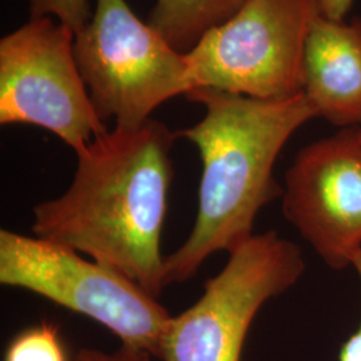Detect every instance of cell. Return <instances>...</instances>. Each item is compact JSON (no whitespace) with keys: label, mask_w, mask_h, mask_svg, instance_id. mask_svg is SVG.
Here are the masks:
<instances>
[{"label":"cell","mask_w":361,"mask_h":361,"mask_svg":"<svg viewBox=\"0 0 361 361\" xmlns=\"http://www.w3.org/2000/svg\"><path fill=\"white\" fill-rule=\"evenodd\" d=\"M4 361H71V357L59 326L42 322L13 337L4 352Z\"/></svg>","instance_id":"8fae6325"},{"label":"cell","mask_w":361,"mask_h":361,"mask_svg":"<svg viewBox=\"0 0 361 361\" xmlns=\"http://www.w3.org/2000/svg\"><path fill=\"white\" fill-rule=\"evenodd\" d=\"M249 0H155L149 25L177 51H189L213 27L232 18Z\"/></svg>","instance_id":"30bf717a"},{"label":"cell","mask_w":361,"mask_h":361,"mask_svg":"<svg viewBox=\"0 0 361 361\" xmlns=\"http://www.w3.org/2000/svg\"><path fill=\"white\" fill-rule=\"evenodd\" d=\"M0 284L32 292L158 357L171 314L122 273L40 237L0 231Z\"/></svg>","instance_id":"3957f363"},{"label":"cell","mask_w":361,"mask_h":361,"mask_svg":"<svg viewBox=\"0 0 361 361\" xmlns=\"http://www.w3.org/2000/svg\"><path fill=\"white\" fill-rule=\"evenodd\" d=\"M302 94L317 118L338 129L361 126V18L317 15L302 63Z\"/></svg>","instance_id":"9c48e42d"},{"label":"cell","mask_w":361,"mask_h":361,"mask_svg":"<svg viewBox=\"0 0 361 361\" xmlns=\"http://www.w3.org/2000/svg\"><path fill=\"white\" fill-rule=\"evenodd\" d=\"M283 213L324 262L353 268L361 252L360 128L302 147L285 174Z\"/></svg>","instance_id":"ba28073f"},{"label":"cell","mask_w":361,"mask_h":361,"mask_svg":"<svg viewBox=\"0 0 361 361\" xmlns=\"http://www.w3.org/2000/svg\"><path fill=\"white\" fill-rule=\"evenodd\" d=\"M31 18L50 16L68 27L75 35L90 20L89 0H27Z\"/></svg>","instance_id":"7c38bea8"},{"label":"cell","mask_w":361,"mask_h":361,"mask_svg":"<svg viewBox=\"0 0 361 361\" xmlns=\"http://www.w3.org/2000/svg\"><path fill=\"white\" fill-rule=\"evenodd\" d=\"M74 361H152V355L141 349L121 345L114 352H104L98 349H80Z\"/></svg>","instance_id":"4fadbf2b"},{"label":"cell","mask_w":361,"mask_h":361,"mask_svg":"<svg viewBox=\"0 0 361 361\" xmlns=\"http://www.w3.org/2000/svg\"><path fill=\"white\" fill-rule=\"evenodd\" d=\"M355 0H314L319 15L334 20L348 18Z\"/></svg>","instance_id":"9a60e30c"},{"label":"cell","mask_w":361,"mask_h":361,"mask_svg":"<svg viewBox=\"0 0 361 361\" xmlns=\"http://www.w3.org/2000/svg\"><path fill=\"white\" fill-rule=\"evenodd\" d=\"M75 56L98 114L119 128L141 126L161 104L193 90L185 54L126 0H97L75 35Z\"/></svg>","instance_id":"277c9868"},{"label":"cell","mask_w":361,"mask_h":361,"mask_svg":"<svg viewBox=\"0 0 361 361\" xmlns=\"http://www.w3.org/2000/svg\"><path fill=\"white\" fill-rule=\"evenodd\" d=\"M314 0H249L185 52L194 89L256 99L302 92V63Z\"/></svg>","instance_id":"8992f818"},{"label":"cell","mask_w":361,"mask_h":361,"mask_svg":"<svg viewBox=\"0 0 361 361\" xmlns=\"http://www.w3.org/2000/svg\"><path fill=\"white\" fill-rule=\"evenodd\" d=\"M190 308L173 317L164 335L162 361H241L259 310L290 289L305 271L301 249L276 231L253 234L233 249Z\"/></svg>","instance_id":"5b68a950"},{"label":"cell","mask_w":361,"mask_h":361,"mask_svg":"<svg viewBox=\"0 0 361 361\" xmlns=\"http://www.w3.org/2000/svg\"><path fill=\"white\" fill-rule=\"evenodd\" d=\"M353 268L359 276L361 284V252L355 259ZM337 361H361V320L357 329L341 344Z\"/></svg>","instance_id":"5bb4252c"},{"label":"cell","mask_w":361,"mask_h":361,"mask_svg":"<svg viewBox=\"0 0 361 361\" xmlns=\"http://www.w3.org/2000/svg\"><path fill=\"white\" fill-rule=\"evenodd\" d=\"M360 133H361V126H360Z\"/></svg>","instance_id":"2e32d148"},{"label":"cell","mask_w":361,"mask_h":361,"mask_svg":"<svg viewBox=\"0 0 361 361\" xmlns=\"http://www.w3.org/2000/svg\"><path fill=\"white\" fill-rule=\"evenodd\" d=\"M205 116L178 137L201 155L202 176L193 229L165 256L166 286L189 281L207 258L231 253L253 235L262 207L283 195L273 176L276 161L297 130L317 118L305 95L256 99L210 89L185 95Z\"/></svg>","instance_id":"7a4b0ae2"},{"label":"cell","mask_w":361,"mask_h":361,"mask_svg":"<svg viewBox=\"0 0 361 361\" xmlns=\"http://www.w3.org/2000/svg\"><path fill=\"white\" fill-rule=\"evenodd\" d=\"M0 123L49 130L75 153L107 131L59 20L31 18L0 40Z\"/></svg>","instance_id":"52a82bcc"},{"label":"cell","mask_w":361,"mask_h":361,"mask_svg":"<svg viewBox=\"0 0 361 361\" xmlns=\"http://www.w3.org/2000/svg\"><path fill=\"white\" fill-rule=\"evenodd\" d=\"M178 131L150 118L107 130L82 152L65 193L34 207L32 233L122 273L158 298L166 288L161 238Z\"/></svg>","instance_id":"6da1fadb"}]
</instances>
